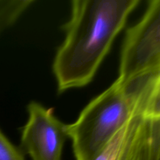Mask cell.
Returning a JSON list of instances; mask_svg holds the SVG:
<instances>
[{
  "mask_svg": "<svg viewBox=\"0 0 160 160\" xmlns=\"http://www.w3.org/2000/svg\"><path fill=\"white\" fill-rule=\"evenodd\" d=\"M139 0H74L64 24L66 37L52 70L58 92L82 88L93 80L114 40Z\"/></svg>",
  "mask_w": 160,
  "mask_h": 160,
  "instance_id": "cell-1",
  "label": "cell"
},
{
  "mask_svg": "<svg viewBox=\"0 0 160 160\" xmlns=\"http://www.w3.org/2000/svg\"><path fill=\"white\" fill-rule=\"evenodd\" d=\"M142 83L116 80L92 100L74 123L67 124L75 160H95L135 113L142 99Z\"/></svg>",
  "mask_w": 160,
  "mask_h": 160,
  "instance_id": "cell-2",
  "label": "cell"
},
{
  "mask_svg": "<svg viewBox=\"0 0 160 160\" xmlns=\"http://www.w3.org/2000/svg\"><path fill=\"white\" fill-rule=\"evenodd\" d=\"M34 2L32 0H0V35L12 26Z\"/></svg>",
  "mask_w": 160,
  "mask_h": 160,
  "instance_id": "cell-6",
  "label": "cell"
},
{
  "mask_svg": "<svg viewBox=\"0 0 160 160\" xmlns=\"http://www.w3.org/2000/svg\"><path fill=\"white\" fill-rule=\"evenodd\" d=\"M0 160H25L23 153L14 146L0 130Z\"/></svg>",
  "mask_w": 160,
  "mask_h": 160,
  "instance_id": "cell-8",
  "label": "cell"
},
{
  "mask_svg": "<svg viewBox=\"0 0 160 160\" xmlns=\"http://www.w3.org/2000/svg\"><path fill=\"white\" fill-rule=\"evenodd\" d=\"M154 73L147 79L142 112L146 117L160 120V84L155 81Z\"/></svg>",
  "mask_w": 160,
  "mask_h": 160,
  "instance_id": "cell-7",
  "label": "cell"
},
{
  "mask_svg": "<svg viewBox=\"0 0 160 160\" xmlns=\"http://www.w3.org/2000/svg\"><path fill=\"white\" fill-rule=\"evenodd\" d=\"M160 69V0L148 2L142 18L127 31L117 78L122 84Z\"/></svg>",
  "mask_w": 160,
  "mask_h": 160,
  "instance_id": "cell-3",
  "label": "cell"
},
{
  "mask_svg": "<svg viewBox=\"0 0 160 160\" xmlns=\"http://www.w3.org/2000/svg\"><path fill=\"white\" fill-rule=\"evenodd\" d=\"M113 160H160V120L144 115L141 105L126 123Z\"/></svg>",
  "mask_w": 160,
  "mask_h": 160,
  "instance_id": "cell-5",
  "label": "cell"
},
{
  "mask_svg": "<svg viewBox=\"0 0 160 160\" xmlns=\"http://www.w3.org/2000/svg\"><path fill=\"white\" fill-rule=\"evenodd\" d=\"M28 120L22 128L20 148L32 160H62L64 143L68 138L67 124L55 117L53 109L31 102Z\"/></svg>",
  "mask_w": 160,
  "mask_h": 160,
  "instance_id": "cell-4",
  "label": "cell"
}]
</instances>
